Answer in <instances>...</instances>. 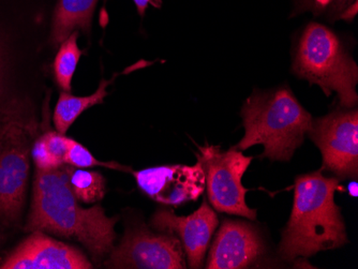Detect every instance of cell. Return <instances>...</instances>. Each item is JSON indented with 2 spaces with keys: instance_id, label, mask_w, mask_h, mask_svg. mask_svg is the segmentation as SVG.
Returning a JSON list of instances; mask_svg holds the SVG:
<instances>
[{
  "instance_id": "obj_8",
  "label": "cell",
  "mask_w": 358,
  "mask_h": 269,
  "mask_svg": "<svg viewBox=\"0 0 358 269\" xmlns=\"http://www.w3.org/2000/svg\"><path fill=\"white\" fill-rule=\"evenodd\" d=\"M182 242L174 235L154 233L144 224L127 228L117 248L106 263L108 268H186Z\"/></svg>"
},
{
  "instance_id": "obj_13",
  "label": "cell",
  "mask_w": 358,
  "mask_h": 269,
  "mask_svg": "<svg viewBox=\"0 0 358 269\" xmlns=\"http://www.w3.org/2000/svg\"><path fill=\"white\" fill-rule=\"evenodd\" d=\"M98 0H58L54 12L51 41L62 44L76 29L90 31Z\"/></svg>"
},
{
  "instance_id": "obj_2",
  "label": "cell",
  "mask_w": 358,
  "mask_h": 269,
  "mask_svg": "<svg viewBox=\"0 0 358 269\" xmlns=\"http://www.w3.org/2000/svg\"><path fill=\"white\" fill-rule=\"evenodd\" d=\"M339 180L325 177L321 170L297 176L294 204L278 247L283 262L309 258L348 242L341 210L335 203Z\"/></svg>"
},
{
  "instance_id": "obj_17",
  "label": "cell",
  "mask_w": 358,
  "mask_h": 269,
  "mask_svg": "<svg viewBox=\"0 0 358 269\" xmlns=\"http://www.w3.org/2000/svg\"><path fill=\"white\" fill-rule=\"evenodd\" d=\"M297 11L325 15L331 21L351 22L358 12V0H299Z\"/></svg>"
},
{
  "instance_id": "obj_12",
  "label": "cell",
  "mask_w": 358,
  "mask_h": 269,
  "mask_svg": "<svg viewBox=\"0 0 358 269\" xmlns=\"http://www.w3.org/2000/svg\"><path fill=\"white\" fill-rule=\"evenodd\" d=\"M1 269H90L83 253L42 232L28 238L0 263Z\"/></svg>"
},
{
  "instance_id": "obj_7",
  "label": "cell",
  "mask_w": 358,
  "mask_h": 269,
  "mask_svg": "<svg viewBox=\"0 0 358 269\" xmlns=\"http://www.w3.org/2000/svg\"><path fill=\"white\" fill-rule=\"evenodd\" d=\"M308 136L323 156V170L338 180H357V108H341L329 115L313 119Z\"/></svg>"
},
{
  "instance_id": "obj_9",
  "label": "cell",
  "mask_w": 358,
  "mask_h": 269,
  "mask_svg": "<svg viewBox=\"0 0 358 269\" xmlns=\"http://www.w3.org/2000/svg\"><path fill=\"white\" fill-rule=\"evenodd\" d=\"M138 188L152 200L168 206L196 201L205 190L200 162L194 166H164L134 172Z\"/></svg>"
},
{
  "instance_id": "obj_11",
  "label": "cell",
  "mask_w": 358,
  "mask_h": 269,
  "mask_svg": "<svg viewBox=\"0 0 358 269\" xmlns=\"http://www.w3.org/2000/svg\"><path fill=\"white\" fill-rule=\"evenodd\" d=\"M219 224L218 216L206 200L190 216L178 217L173 210H159L152 219L155 230L174 235L182 242L191 268H201L211 237Z\"/></svg>"
},
{
  "instance_id": "obj_10",
  "label": "cell",
  "mask_w": 358,
  "mask_h": 269,
  "mask_svg": "<svg viewBox=\"0 0 358 269\" xmlns=\"http://www.w3.org/2000/svg\"><path fill=\"white\" fill-rule=\"evenodd\" d=\"M265 253L266 246L257 226L246 221L224 219L211 245L206 268H248Z\"/></svg>"
},
{
  "instance_id": "obj_19",
  "label": "cell",
  "mask_w": 358,
  "mask_h": 269,
  "mask_svg": "<svg viewBox=\"0 0 358 269\" xmlns=\"http://www.w3.org/2000/svg\"><path fill=\"white\" fill-rule=\"evenodd\" d=\"M32 159L35 161L38 170H51L54 168H60L62 163H60L55 157L50 152L46 147L45 142L43 138H39L36 140L35 144L31 148Z\"/></svg>"
},
{
  "instance_id": "obj_14",
  "label": "cell",
  "mask_w": 358,
  "mask_h": 269,
  "mask_svg": "<svg viewBox=\"0 0 358 269\" xmlns=\"http://www.w3.org/2000/svg\"><path fill=\"white\" fill-rule=\"evenodd\" d=\"M113 81L102 80L96 92L85 97H74L70 92H62L54 112V124L57 132L66 134L74 122L88 108L101 104L108 96L106 88Z\"/></svg>"
},
{
  "instance_id": "obj_1",
  "label": "cell",
  "mask_w": 358,
  "mask_h": 269,
  "mask_svg": "<svg viewBox=\"0 0 358 269\" xmlns=\"http://www.w3.org/2000/svg\"><path fill=\"white\" fill-rule=\"evenodd\" d=\"M118 218H108L100 205L83 208L69 184L68 168L38 170L34 184L31 210L27 222L30 232H50L74 238L96 259L113 248Z\"/></svg>"
},
{
  "instance_id": "obj_21",
  "label": "cell",
  "mask_w": 358,
  "mask_h": 269,
  "mask_svg": "<svg viewBox=\"0 0 358 269\" xmlns=\"http://www.w3.org/2000/svg\"><path fill=\"white\" fill-rule=\"evenodd\" d=\"M6 96H7V59H6L3 41L0 39V110L11 100H6Z\"/></svg>"
},
{
  "instance_id": "obj_3",
  "label": "cell",
  "mask_w": 358,
  "mask_h": 269,
  "mask_svg": "<svg viewBox=\"0 0 358 269\" xmlns=\"http://www.w3.org/2000/svg\"><path fill=\"white\" fill-rule=\"evenodd\" d=\"M241 115L245 136L234 147L243 152L263 145L259 158L271 161H289L303 143L313 119L287 86L255 89L243 103Z\"/></svg>"
},
{
  "instance_id": "obj_18",
  "label": "cell",
  "mask_w": 358,
  "mask_h": 269,
  "mask_svg": "<svg viewBox=\"0 0 358 269\" xmlns=\"http://www.w3.org/2000/svg\"><path fill=\"white\" fill-rule=\"evenodd\" d=\"M64 164H70V166H76L78 168L103 166V168H113V170H128V168H124L116 162H101L96 160L87 148L80 145L74 140H72L71 146L64 157Z\"/></svg>"
},
{
  "instance_id": "obj_15",
  "label": "cell",
  "mask_w": 358,
  "mask_h": 269,
  "mask_svg": "<svg viewBox=\"0 0 358 269\" xmlns=\"http://www.w3.org/2000/svg\"><path fill=\"white\" fill-rule=\"evenodd\" d=\"M78 31H73L67 39L62 42L59 51L54 61V74L59 87L66 92H71L72 78L78 67L80 51L78 45Z\"/></svg>"
},
{
  "instance_id": "obj_16",
  "label": "cell",
  "mask_w": 358,
  "mask_h": 269,
  "mask_svg": "<svg viewBox=\"0 0 358 269\" xmlns=\"http://www.w3.org/2000/svg\"><path fill=\"white\" fill-rule=\"evenodd\" d=\"M68 174L70 187L78 201L94 203L103 198L106 180L99 172L68 168Z\"/></svg>"
},
{
  "instance_id": "obj_22",
  "label": "cell",
  "mask_w": 358,
  "mask_h": 269,
  "mask_svg": "<svg viewBox=\"0 0 358 269\" xmlns=\"http://www.w3.org/2000/svg\"><path fill=\"white\" fill-rule=\"evenodd\" d=\"M134 3L141 17L144 15L150 6L156 8H160L162 6V0H134Z\"/></svg>"
},
{
  "instance_id": "obj_20",
  "label": "cell",
  "mask_w": 358,
  "mask_h": 269,
  "mask_svg": "<svg viewBox=\"0 0 358 269\" xmlns=\"http://www.w3.org/2000/svg\"><path fill=\"white\" fill-rule=\"evenodd\" d=\"M42 138H43L46 147L50 152L60 163L64 164V157L67 154L73 140L64 136V134L59 133V132H48Z\"/></svg>"
},
{
  "instance_id": "obj_4",
  "label": "cell",
  "mask_w": 358,
  "mask_h": 269,
  "mask_svg": "<svg viewBox=\"0 0 358 269\" xmlns=\"http://www.w3.org/2000/svg\"><path fill=\"white\" fill-rule=\"evenodd\" d=\"M292 72L317 85L327 96L336 92L340 106L356 108L358 67L343 40L327 26L310 23L299 38Z\"/></svg>"
},
{
  "instance_id": "obj_6",
  "label": "cell",
  "mask_w": 358,
  "mask_h": 269,
  "mask_svg": "<svg viewBox=\"0 0 358 269\" xmlns=\"http://www.w3.org/2000/svg\"><path fill=\"white\" fill-rule=\"evenodd\" d=\"M204 170L207 196L213 208L219 212L257 218V210L248 208L243 186V176L252 162V157L245 156L241 150L232 147L222 150L219 146H203L196 154Z\"/></svg>"
},
{
  "instance_id": "obj_5",
  "label": "cell",
  "mask_w": 358,
  "mask_h": 269,
  "mask_svg": "<svg viewBox=\"0 0 358 269\" xmlns=\"http://www.w3.org/2000/svg\"><path fill=\"white\" fill-rule=\"evenodd\" d=\"M35 130L26 102L14 98L0 110V217L6 222L21 216Z\"/></svg>"
}]
</instances>
